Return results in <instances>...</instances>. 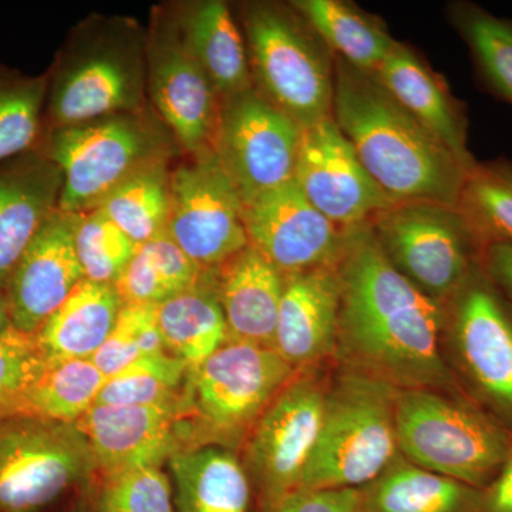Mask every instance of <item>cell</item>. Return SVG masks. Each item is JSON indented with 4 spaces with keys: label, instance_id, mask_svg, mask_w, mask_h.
<instances>
[{
    "label": "cell",
    "instance_id": "obj_1",
    "mask_svg": "<svg viewBox=\"0 0 512 512\" xmlns=\"http://www.w3.org/2000/svg\"><path fill=\"white\" fill-rule=\"evenodd\" d=\"M336 363L397 390L461 392L443 356L444 312L384 255L370 224L350 228L340 259Z\"/></svg>",
    "mask_w": 512,
    "mask_h": 512
},
{
    "label": "cell",
    "instance_id": "obj_2",
    "mask_svg": "<svg viewBox=\"0 0 512 512\" xmlns=\"http://www.w3.org/2000/svg\"><path fill=\"white\" fill-rule=\"evenodd\" d=\"M332 117L393 202L456 205L468 173L375 73L336 59Z\"/></svg>",
    "mask_w": 512,
    "mask_h": 512
},
{
    "label": "cell",
    "instance_id": "obj_3",
    "mask_svg": "<svg viewBox=\"0 0 512 512\" xmlns=\"http://www.w3.org/2000/svg\"><path fill=\"white\" fill-rule=\"evenodd\" d=\"M46 73L43 131L146 109V29L130 16L92 13L70 29Z\"/></svg>",
    "mask_w": 512,
    "mask_h": 512
},
{
    "label": "cell",
    "instance_id": "obj_4",
    "mask_svg": "<svg viewBox=\"0 0 512 512\" xmlns=\"http://www.w3.org/2000/svg\"><path fill=\"white\" fill-rule=\"evenodd\" d=\"M63 175L59 210L83 214L134 175L183 153L153 107L43 131L36 146Z\"/></svg>",
    "mask_w": 512,
    "mask_h": 512
},
{
    "label": "cell",
    "instance_id": "obj_5",
    "mask_svg": "<svg viewBox=\"0 0 512 512\" xmlns=\"http://www.w3.org/2000/svg\"><path fill=\"white\" fill-rule=\"evenodd\" d=\"M255 92L306 130L332 117L336 57L292 3L238 8Z\"/></svg>",
    "mask_w": 512,
    "mask_h": 512
},
{
    "label": "cell",
    "instance_id": "obj_6",
    "mask_svg": "<svg viewBox=\"0 0 512 512\" xmlns=\"http://www.w3.org/2000/svg\"><path fill=\"white\" fill-rule=\"evenodd\" d=\"M399 390L372 375L335 363L322 427L301 487L362 488L399 456Z\"/></svg>",
    "mask_w": 512,
    "mask_h": 512
},
{
    "label": "cell",
    "instance_id": "obj_7",
    "mask_svg": "<svg viewBox=\"0 0 512 512\" xmlns=\"http://www.w3.org/2000/svg\"><path fill=\"white\" fill-rule=\"evenodd\" d=\"M399 453L414 466L484 490L503 467L512 431L463 392L399 390Z\"/></svg>",
    "mask_w": 512,
    "mask_h": 512
},
{
    "label": "cell",
    "instance_id": "obj_8",
    "mask_svg": "<svg viewBox=\"0 0 512 512\" xmlns=\"http://www.w3.org/2000/svg\"><path fill=\"white\" fill-rule=\"evenodd\" d=\"M296 372L274 349L242 342H227L200 365L188 367L183 387L184 450H239Z\"/></svg>",
    "mask_w": 512,
    "mask_h": 512
},
{
    "label": "cell",
    "instance_id": "obj_9",
    "mask_svg": "<svg viewBox=\"0 0 512 512\" xmlns=\"http://www.w3.org/2000/svg\"><path fill=\"white\" fill-rule=\"evenodd\" d=\"M443 356L461 392L512 431V302L483 265L443 306Z\"/></svg>",
    "mask_w": 512,
    "mask_h": 512
},
{
    "label": "cell",
    "instance_id": "obj_10",
    "mask_svg": "<svg viewBox=\"0 0 512 512\" xmlns=\"http://www.w3.org/2000/svg\"><path fill=\"white\" fill-rule=\"evenodd\" d=\"M370 227L390 264L441 308L483 255L456 205L396 202Z\"/></svg>",
    "mask_w": 512,
    "mask_h": 512
},
{
    "label": "cell",
    "instance_id": "obj_11",
    "mask_svg": "<svg viewBox=\"0 0 512 512\" xmlns=\"http://www.w3.org/2000/svg\"><path fill=\"white\" fill-rule=\"evenodd\" d=\"M96 474L76 424L26 414L0 420V512H40Z\"/></svg>",
    "mask_w": 512,
    "mask_h": 512
},
{
    "label": "cell",
    "instance_id": "obj_12",
    "mask_svg": "<svg viewBox=\"0 0 512 512\" xmlns=\"http://www.w3.org/2000/svg\"><path fill=\"white\" fill-rule=\"evenodd\" d=\"M336 362L298 370L279 390L242 444V464L261 505L301 487L311 460Z\"/></svg>",
    "mask_w": 512,
    "mask_h": 512
},
{
    "label": "cell",
    "instance_id": "obj_13",
    "mask_svg": "<svg viewBox=\"0 0 512 512\" xmlns=\"http://www.w3.org/2000/svg\"><path fill=\"white\" fill-rule=\"evenodd\" d=\"M147 96L187 157L214 150L221 100L185 46L173 9L151 10L146 29Z\"/></svg>",
    "mask_w": 512,
    "mask_h": 512
},
{
    "label": "cell",
    "instance_id": "obj_14",
    "mask_svg": "<svg viewBox=\"0 0 512 512\" xmlns=\"http://www.w3.org/2000/svg\"><path fill=\"white\" fill-rule=\"evenodd\" d=\"M165 235L204 269L218 268L249 245L241 198L214 150L171 170Z\"/></svg>",
    "mask_w": 512,
    "mask_h": 512
},
{
    "label": "cell",
    "instance_id": "obj_15",
    "mask_svg": "<svg viewBox=\"0 0 512 512\" xmlns=\"http://www.w3.org/2000/svg\"><path fill=\"white\" fill-rule=\"evenodd\" d=\"M302 128L255 89L221 103L214 151L242 204L295 181Z\"/></svg>",
    "mask_w": 512,
    "mask_h": 512
},
{
    "label": "cell",
    "instance_id": "obj_16",
    "mask_svg": "<svg viewBox=\"0 0 512 512\" xmlns=\"http://www.w3.org/2000/svg\"><path fill=\"white\" fill-rule=\"evenodd\" d=\"M295 183L320 214L345 229L370 224L396 204L367 173L333 117L302 130Z\"/></svg>",
    "mask_w": 512,
    "mask_h": 512
},
{
    "label": "cell",
    "instance_id": "obj_17",
    "mask_svg": "<svg viewBox=\"0 0 512 512\" xmlns=\"http://www.w3.org/2000/svg\"><path fill=\"white\" fill-rule=\"evenodd\" d=\"M249 244L284 275L335 266L348 244L338 227L306 200L295 181L242 204Z\"/></svg>",
    "mask_w": 512,
    "mask_h": 512
},
{
    "label": "cell",
    "instance_id": "obj_18",
    "mask_svg": "<svg viewBox=\"0 0 512 512\" xmlns=\"http://www.w3.org/2000/svg\"><path fill=\"white\" fill-rule=\"evenodd\" d=\"M80 215L57 208L19 259L5 289L12 328L36 333L86 279L76 254Z\"/></svg>",
    "mask_w": 512,
    "mask_h": 512
},
{
    "label": "cell",
    "instance_id": "obj_19",
    "mask_svg": "<svg viewBox=\"0 0 512 512\" xmlns=\"http://www.w3.org/2000/svg\"><path fill=\"white\" fill-rule=\"evenodd\" d=\"M76 427L89 441L101 476L161 467L184 451L183 397L164 406L94 404Z\"/></svg>",
    "mask_w": 512,
    "mask_h": 512
},
{
    "label": "cell",
    "instance_id": "obj_20",
    "mask_svg": "<svg viewBox=\"0 0 512 512\" xmlns=\"http://www.w3.org/2000/svg\"><path fill=\"white\" fill-rule=\"evenodd\" d=\"M339 309L338 266L285 275L275 352L295 370L336 362Z\"/></svg>",
    "mask_w": 512,
    "mask_h": 512
},
{
    "label": "cell",
    "instance_id": "obj_21",
    "mask_svg": "<svg viewBox=\"0 0 512 512\" xmlns=\"http://www.w3.org/2000/svg\"><path fill=\"white\" fill-rule=\"evenodd\" d=\"M63 175L37 148L0 163V293L37 231L59 208Z\"/></svg>",
    "mask_w": 512,
    "mask_h": 512
},
{
    "label": "cell",
    "instance_id": "obj_22",
    "mask_svg": "<svg viewBox=\"0 0 512 512\" xmlns=\"http://www.w3.org/2000/svg\"><path fill=\"white\" fill-rule=\"evenodd\" d=\"M375 76L467 170L476 165L468 148L467 109L451 94L446 80L404 43H396Z\"/></svg>",
    "mask_w": 512,
    "mask_h": 512
},
{
    "label": "cell",
    "instance_id": "obj_23",
    "mask_svg": "<svg viewBox=\"0 0 512 512\" xmlns=\"http://www.w3.org/2000/svg\"><path fill=\"white\" fill-rule=\"evenodd\" d=\"M215 271L228 342L274 349L285 275L251 244Z\"/></svg>",
    "mask_w": 512,
    "mask_h": 512
},
{
    "label": "cell",
    "instance_id": "obj_24",
    "mask_svg": "<svg viewBox=\"0 0 512 512\" xmlns=\"http://www.w3.org/2000/svg\"><path fill=\"white\" fill-rule=\"evenodd\" d=\"M192 57L207 74L221 103L254 89L244 33L221 0L170 3Z\"/></svg>",
    "mask_w": 512,
    "mask_h": 512
},
{
    "label": "cell",
    "instance_id": "obj_25",
    "mask_svg": "<svg viewBox=\"0 0 512 512\" xmlns=\"http://www.w3.org/2000/svg\"><path fill=\"white\" fill-rule=\"evenodd\" d=\"M114 285L84 281L35 333L47 365L93 359L123 309Z\"/></svg>",
    "mask_w": 512,
    "mask_h": 512
},
{
    "label": "cell",
    "instance_id": "obj_26",
    "mask_svg": "<svg viewBox=\"0 0 512 512\" xmlns=\"http://www.w3.org/2000/svg\"><path fill=\"white\" fill-rule=\"evenodd\" d=\"M168 463L177 512H248L251 480L235 451L194 448L175 454Z\"/></svg>",
    "mask_w": 512,
    "mask_h": 512
},
{
    "label": "cell",
    "instance_id": "obj_27",
    "mask_svg": "<svg viewBox=\"0 0 512 512\" xmlns=\"http://www.w3.org/2000/svg\"><path fill=\"white\" fill-rule=\"evenodd\" d=\"M360 490L363 512H483V490L414 466L402 454Z\"/></svg>",
    "mask_w": 512,
    "mask_h": 512
},
{
    "label": "cell",
    "instance_id": "obj_28",
    "mask_svg": "<svg viewBox=\"0 0 512 512\" xmlns=\"http://www.w3.org/2000/svg\"><path fill=\"white\" fill-rule=\"evenodd\" d=\"M215 269H205L197 284L157 305L165 352L188 366L200 365L228 342Z\"/></svg>",
    "mask_w": 512,
    "mask_h": 512
},
{
    "label": "cell",
    "instance_id": "obj_29",
    "mask_svg": "<svg viewBox=\"0 0 512 512\" xmlns=\"http://www.w3.org/2000/svg\"><path fill=\"white\" fill-rule=\"evenodd\" d=\"M295 9L308 20L336 59L375 73L397 40L375 15L343 0H295Z\"/></svg>",
    "mask_w": 512,
    "mask_h": 512
},
{
    "label": "cell",
    "instance_id": "obj_30",
    "mask_svg": "<svg viewBox=\"0 0 512 512\" xmlns=\"http://www.w3.org/2000/svg\"><path fill=\"white\" fill-rule=\"evenodd\" d=\"M456 208L481 251L512 247V161L476 163L466 175Z\"/></svg>",
    "mask_w": 512,
    "mask_h": 512
},
{
    "label": "cell",
    "instance_id": "obj_31",
    "mask_svg": "<svg viewBox=\"0 0 512 512\" xmlns=\"http://www.w3.org/2000/svg\"><path fill=\"white\" fill-rule=\"evenodd\" d=\"M447 15L470 50L481 86L512 104V19L471 2L453 3Z\"/></svg>",
    "mask_w": 512,
    "mask_h": 512
},
{
    "label": "cell",
    "instance_id": "obj_32",
    "mask_svg": "<svg viewBox=\"0 0 512 512\" xmlns=\"http://www.w3.org/2000/svg\"><path fill=\"white\" fill-rule=\"evenodd\" d=\"M106 380L92 359L50 365L23 397L18 414L76 424L94 406Z\"/></svg>",
    "mask_w": 512,
    "mask_h": 512
},
{
    "label": "cell",
    "instance_id": "obj_33",
    "mask_svg": "<svg viewBox=\"0 0 512 512\" xmlns=\"http://www.w3.org/2000/svg\"><path fill=\"white\" fill-rule=\"evenodd\" d=\"M170 174V164L147 168L117 187L99 207L140 247L165 235Z\"/></svg>",
    "mask_w": 512,
    "mask_h": 512
},
{
    "label": "cell",
    "instance_id": "obj_34",
    "mask_svg": "<svg viewBox=\"0 0 512 512\" xmlns=\"http://www.w3.org/2000/svg\"><path fill=\"white\" fill-rule=\"evenodd\" d=\"M47 73L0 64V163L33 150L43 133Z\"/></svg>",
    "mask_w": 512,
    "mask_h": 512
},
{
    "label": "cell",
    "instance_id": "obj_35",
    "mask_svg": "<svg viewBox=\"0 0 512 512\" xmlns=\"http://www.w3.org/2000/svg\"><path fill=\"white\" fill-rule=\"evenodd\" d=\"M187 363L167 352L140 357L107 377L96 403L103 406H164L183 397Z\"/></svg>",
    "mask_w": 512,
    "mask_h": 512
},
{
    "label": "cell",
    "instance_id": "obj_36",
    "mask_svg": "<svg viewBox=\"0 0 512 512\" xmlns=\"http://www.w3.org/2000/svg\"><path fill=\"white\" fill-rule=\"evenodd\" d=\"M138 248L100 208L80 215L76 254L87 281L116 284Z\"/></svg>",
    "mask_w": 512,
    "mask_h": 512
},
{
    "label": "cell",
    "instance_id": "obj_37",
    "mask_svg": "<svg viewBox=\"0 0 512 512\" xmlns=\"http://www.w3.org/2000/svg\"><path fill=\"white\" fill-rule=\"evenodd\" d=\"M165 352L158 328L157 306H123L106 342L93 363L107 377L117 375L140 357Z\"/></svg>",
    "mask_w": 512,
    "mask_h": 512
},
{
    "label": "cell",
    "instance_id": "obj_38",
    "mask_svg": "<svg viewBox=\"0 0 512 512\" xmlns=\"http://www.w3.org/2000/svg\"><path fill=\"white\" fill-rule=\"evenodd\" d=\"M96 512H177L170 480L161 467H140L101 476Z\"/></svg>",
    "mask_w": 512,
    "mask_h": 512
},
{
    "label": "cell",
    "instance_id": "obj_39",
    "mask_svg": "<svg viewBox=\"0 0 512 512\" xmlns=\"http://www.w3.org/2000/svg\"><path fill=\"white\" fill-rule=\"evenodd\" d=\"M47 367L35 333L10 328L0 335V420L18 414L23 397Z\"/></svg>",
    "mask_w": 512,
    "mask_h": 512
},
{
    "label": "cell",
    "instance_id": "obj_40",
    "mask_svg": "<svg viewBox=\"0 0 512 512\" xmlns=\"http://www.w3.org/2000/svg\"><path fill=\"white\" fill-rule=\"evenodd\" d=\"M114 288L124 306H157L175 295L163 272L143 247L138 248Z\"/></svg>",
    "mask_w": 512,
    "mask_h": 512
},
{
    "label": "cell",
    "instance_id": "obj_41",
    "mask_svg": "<svg viewBox=\"0 0 512 512\" xmlns=\"http://www.w3.org/2000/svg\"><path fill=\"white\" fill-rule=\"evenodd\" d=\"M261 512H363L362 490L298 488L272 503L261 505Z\"/></svg>",
    "mask_w": 512,
    "mask_h": 512
},
{
    "label": "cell",
    "instance_id": "obj_42",
    "mask_svg": "<svg viewBox=\"0 0 512 512\" xmlns=\"http://www.w3.org/2000/svg\"><path fill=\"white\" fill-rule=\"evenodd\" d=\"M483 512H512V446L503 467L483 490Z\"/></svg>",
    "mask_w": 512,
    "mask_h": 512
},
{
    "label": "cell",
    "instance_id": "obj_43",
    "mask_svg": "<svg viewBox=\"0 0 512 512\" xmlns=\"http://www.w3.org/2000/svg\"><path fill=\"white\" fill-rule=\"evenodd\" d=\"M481 265L495 285L508 296L512 302V247L494 245L484 249Z\"/></svg>",
    "mask_w": 512,
    "mask_h": 512
},
{
    "label": "cell",
    "instance_id": "obj_44",
    "mask_svg": "<svg viewBox=\"0 0 512 512\" xmlns=\"http://www.w3.org/2000/svg\"><path fill=\"white\" fill-rule=\"evenodd\" d=\"M12 328V322H10L8 302H6L5 293H0V335L8 332Z\"/></svg>",
    "mask_w": 512,
    "mask_h": 512
}]
</instances>
